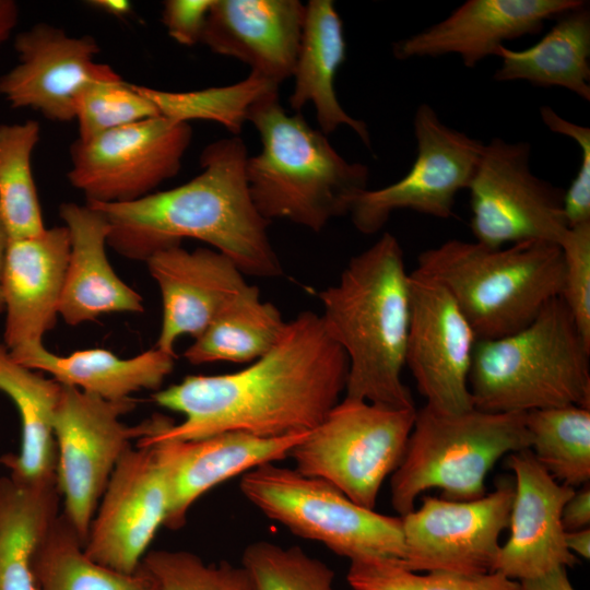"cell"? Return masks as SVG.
<instances>
[{
  "label": "cell",
  "mask_w": 590,
  "mask_h": 590,
  "mask_svg": "<svg viewBox=\"0 0 590 590\" xmlns=\"http://www.w3.org/2000/svg\"><path fill=\"white\" fill-rule=\"evenodd\" d=\"M347 371V357L321 316L302 311L286 321L276 344L244 369L189 375L155 391L152 400L184 420L176 424L163 415L137 446L225 432L267 438L310 432L340 401Z\"/></svg>",
  "instance_id": "obj_1"
},
{
  "label": "cell",
  "mask_w": 590,
  "mask_h": 590,
  "mask_svg": "<svg viewBox=\"0 0 590 590\" xmlns=\"http://www.w3.org/2000/svg\"><path fill=\"white\" fill-rule=\"evenodd\" d=\"M247 157L244 141L232 135L204 148L201 172L184 185L127 203L87 204L106 216L108 244L126 256L146 260L193 238L227 256L245 275L278 278L283 267L269 238V222L248 190Z\"/></svg>",
  "instance_id": "obj_2"
},
{
  "label": "cell",
  "mask_w": 590,
  "mask_h": 590,
  "mask_svg": "<svg viewBox=\"0 0 590 590\" xmlns=\"http://www.w3.org/2000/svg\"><path fill=\"white\" fill-rule=\"evenodd\" d=\"M318 297L324 327L347 357L345 398L414 409L412 393L402 380L410 273L396 236L384 233L352 257L339 281Z\"/></svg>",
  "instance_id": "obj_3"
},
{
  "label": "cell",
  "mask_w": 590,
  "mask_h": 590,
  "mask_svg": "<svg viewBox=\"0 0 590 590\" xmlns=\"http://www.w3.org/2000/svg\"><path fill=\"white\" fill-rule=\"evenodd\" d=\"M247 121L261 141L246 161L248 190L269 223L285 220L319 233L368 189V167L346 161L299 114L288 115L279 94L255 104Z\"/></svg>",
  "instance_id": "obj_4"
},
{
  "label": "cell",
  "mask_w": 590,
  "mask_h": 590,
  "mask_svg": "<svg viewBox=\"0 0 590 590\" xmlns=\"http://www.w3.org/2000/svg\"><path fill=\"white\" fill-rule=\"evenodd\" d=\"M469 388L473 406L489 413L590 408V343L556 297L521 330L477 340Z\"/></svg>",
  "instance_id": "obj_5"
},
{
  "label": "cell",
  "mask_w": 590,
  "mask_h": 590,
  "mask_svg": "<svg viewBox=\"0 0 590 590\" xmlns=\"http://www.w3.org/2000/svg\"><path fill=\"white\" fill-rule=\"evenodd\" d=\"M416 270L450 293L477 340H494L521 330L560 296L564 261L552 243L489 248L449 239L422 251Z\"/></svg>",
  "instance_id": "obj_6"
},
{
  "label": "cell",
  "mask_w": 590,
  "mask_h": 590,
  "mask_svg": "<svg viewBox=\"0 0 590 590\" xmlns=\"http://www.w3.org/2000/svg\"><path fill=\"white\" fill-rule=\"evenodd\" d=\"M530 449L526 413H489L475 408L444 413L416 410L406 450L391 474L390 497L400 517L414 509L423 492L472 500L486 494L485 477L505 455Z\"/></svg>",
  "instance_id": "obj_7"
},
{
  "label": "cell",
  "mask_w": 590,
  "mask_h": 590,
  "mask_svg": "<svg viewBox=\"0 0 590 590\" xmlns=\"http://www.w3.org/2000/svg\"><path fill=\"white\" fill-rule=\"evenodd\" d=\"M239 488L269 519L350 562L403 558L400 516L364 508L323 480L267 463L244 473Z\"/></svg>",
  "instance_id": "obj_8"
},
{
  "label": "cell",
  "mask_w": 590,
  "mask_h": 590,
  "mask_svg": "<svg viewBox=\"0 0 590 590\" xmlns=\"http://www.w3.org/2000/svg\"><path fill=\"white\" fill-rule=\"evenodd\" d=\"M416 409H392L363 400H340L297 444L295 469L323 480L355 504L374 509L386 477L406 450Z\"/></svg>",
  "instance_id": "obj_9"
},
{
  "label": "cell",
  "mask_w": 590,
  "mask_h": 590,
  "mask_svg": "<svg viewBox=\"0 0 590 590\" xmlns=\"http://www.w3.org/2000/svg\"><path fill=\"white\" fill-rule=\"evenodd\" d=\"M135 406L134 398L109 401L61 385L54 418L56 476L61 512L84 543L116 465L152 429L153 417L135 426L121 421Z\"/></svg>",
  "instance_id": "obj_10"
},
{
  "label": "cell",
  "mask_w": 590,
  "mask_h": 590,
  "mask_svg": "<svg viewBox=\"0 0 590 590\" xmlns=\"http://www.w3.org/2000/svg\"><path fill=\"white\" fill-rule=\"evenodd\" d=\"M527 142L493 138L484 149L468 187L470 227L475 241L502 248L523 241L559 245L568 225L565 190L530 168Z\"/></svg>",
  "instance_id": "obj_11"
},
{
  "label": "cell",
  "mask_w": 590,
  "mask_h": 590,
  "mask_svg": "<svg viewBox=\"0 0 590 590\" xmlns=\"http://www.w3.org/2000/svg\"><path fill=\"white\" fill-rule=\"evenodd\" d=\"M191 139L189 123L157 116L76 140L68 179L86 203L135 201L179 173Z\"/></svg>",
  "instance_id": "obj_12"
},
{
  "label": "cell",
  "mask_w": 590,
  "mask_h": 590,
  "mask_svg": "<svg viewBox=\"0 0 590 590\" xmlns=\"http://www.w3.org/2000/svg\"><path fill=\"white\" fill-rule=\"evenodd\" d=\"M413 126L416 157L410 170L389 186L366 189L351 208L362 234L377 233L398 210L448 219L457 194L470 185L485 143L445 125L428 104L417 107Z\"/></svg>",
  "instance_id": "obj_13"
},
{
  "label": "cell",
  "mask_w": 590,
  "mask_h": 590,
  "mask_svg": "<svg viewBox=\"0 0 590 590\" xmlns=\"http://www.w3.org/2000/svg\"><path fill=\"white\" fill-rule=\"evenodd\" d=\"M514 482L472 500L424 496L418 509L402 516L404 555L398 563L416 571H495L499 536L509 526Z\"/></svg>",
  "instance_id": "obj_14"
},
{
  "label": "cell",
  "mask_w": 590,
  "mask_h": 590,
  "mask_svg": "<svg viewBox=\"0 0 590 590\" xmlns=\"http://www.w3.org/2000/svg\"><path fill=\"white\" fill-rule=\"evenodd\" d=\"M477 338L450 293L418 270L410 273L405 366L427 406L444 413L473 409L469 376Z\"/></svg>",
  "instance_id": "obj_15"
},
{
  "label": "cell",
  "mask_w": 590,
  "mask_h": 590,
  "mask_svg": "<svg viewBox=\"0 0 590 590\" xmlns=\"http://www.w3.org/2000/svg\"><path fill=\"white\" fill-rule=\"evenodd\" d=\"M17 63L0 75V95L14 108H30L46 119H74L80 93L90 83L120 76L95 56L92 36H70L48 23H37L14 38Z\"/></svg>",
  "instance_id": "obj_16"
},
{
  "label": "cell",
  "mask_w": 590,
  "mask_h": 590,
  "mask_svg": "<svg viewBox=\"0 0 590 590\" xmlns=\"http://www.w3.org/2000/svg\"><path fill=\"white\" fill-rule=\"evenodd\" d=\"M167 508V484L153 449L132 447L119 460L99 499L85 553L108 568L135 573L165 523Z\"/></svg>",
  "instance_id": "obj_17"
},
{
  "label": "cell",
  "mask_w": 590,
  "mask_h": 590,
  "mask_svg": "<svg viewBox=\"0 0 590 590\" xmlns=\"http://www.w3.org/2000/svg\"><path fill=\"white\" fill-rule=\"evenodd\" d=\"M507 465L515 474L510 535L500 545L495 571L521 581L574 567L578 559L565 544L562 510L575 488L557 482L530 449L509 453Z\"/></svg>",
  "instance_id": "obj_18"
},
{
  "label": "cell",
  "mask_w": 590,
  "mask_h": 590,
  "mask_svg": "<svg viewBox=\"0 0 590 590\" xmlns=\"http://www.w3.org/2000/svg\"><path fill=\"white\" fill-rule=\"evenodd\" d=\"M307 433L267 438L225 432L191 440H160L149 445L164 472L168 508L164 526L182 528L193 503L231 477L259 465L290 458Z\"/></svg>",
  "instance_id": "obj_19"
},
{
  "label": "cell",
  "mask_w": 590,
  "mask_h": 590,
  "mask_svg": "<svg viewBox=\"0 0 590 590\" xmlns=\"http://www.w3.org/2000/svg\"><path fill=\"white\" fill-rule=\"evenodd\" d=\"M70 253L68 228L8 239L0 275L5 310L3 339L11 355L43 344L57 320Z\"/></svg>",
  "instance_id": "obj_20"
},
{
  "label": "cell",
  "mask_w": 590,
  "mask_h": 590,
  "mask_svg": "<svg viewBox=\"0 0 590 590\" xmlns=\"http://www.w3.org/2000/svg\"><path fill=\"white\" fill-rule=\"evenodd\" d=\"M145 261L162 298L155 347L175 357L180 337H200L248 285L238 267L215 249L188 251L180 245L172 246L153 252Z\"/></svg>",
  "instance_id": "obj_21"
},
{
  "label": "cell",
  "mask_w": 590,
  "mask_h": 590,
  "mask_svg": "<svg viewBox=\"0 0 590 590\" xmlns=\"http://www.w3.org/2000/svg\"><path fill=\"white\" fill-rule=\"evenodd\" d=\"M585 0H468L445 20L393 44L397 59L455 54L467 68L497 56L505 42L541 32Z\"/></svg>",
  "instance_id": "obj_22"
},
{
  "label": "cell",
  "mask_w": 590,
  "mask_h": 590,
  "mask_svg": "<svg viewBox=\"0 0 590 590\" xmlns=\"http://www.w3.org/2000/svg\"><path fill=\"white\" fill-rule=\"evenodd\" d=\"M304 17L298 0H213L201 43L280 86L292 78Z\"/></svg>",
  "instance_id": "obj_23"
},
{
  "label": "cell",
  "mask_w": 590,
  "mask_h": 590,
  "mask_svg": "<svg viewBox=\"0 0 590 590\" xmlns=\"http://www.w3.org/2000/svg\"><path fill=\"white\" fill-rule=\"evenodd\" d=\"M60 217L70 235L58 314L71 326L114 312H142V297L114 271L106 256L111 231L106 216L90 204L63 203Z\"/></svg>",
  "instance_id": "obj_24"
},
{
  "label": "cell",
  "mask_w": 590,
  "mask_h": 590,
  "mask_svg": "<svg viewBox=\"0 0 590 590\" xmlns=\"http://www.w3.org/2000/svg\"><path fill=\"white\" fill-rule=\"evenodd\" d=\"M346 45L342 20L332 0H309L298 52L293 70L294 88L288 102L300 111L311 104L319 130L326 135L347 126L370 148L367 125L350 116L341 106L334 88L335 74L345 60Z\"/></svg>",
  "instance_id": "obj_25"
},
{
  "label": "cell",
  "mask_w": 590,
  "mask_h": 590,
  "mask_svg": "<svg viewBox=\"0 0 590 590\" xmlns=\"http://www.w3.org/2000/svg\"><path fill=\"white\" fill-rule=\"evenodd\" d=\"M11 356L30 369L49 374L61 385L109 401L131 399L141 390H160L176 358L155 346L137 356L120 358L104 349L59 355L44 344Z\"/></svg>",
  "instance_id": "obj_26"
},
{
  "label": "cell",
  "mask_w": 590,
  "mask_h": 590,
  "mask_svg": "<svg viewBox=\"0 0 590 590\" xmlns=\"http://www.w3.org/2000/svg\"><path fill=\"white\" fill-rule=\"evenodd\" d=\"M61 506L57 476H0V590H38L37 560Z\"/></svg>",
  "instance_id": "obj_27"
},
{
  "label": "cell",
  "mask_w": 590,
  "mask_h": 590,
  "mask_svg": "<svg viewBox=\"0 0 590 590\" xmlns=\"http://www.w3.org/2000/svg\"><path fill=\"white\" fill-rule=\"evenodd\" d=\"M0 391L14 403L21 421L20 449L2 455L0 464L23 482L56 477L54 418L61 384L19 364L0 340Z\"/></svg>",
  "instance_id": "obj_28"
},
{
  "label": "cell",
  "mask_w": 590,
  "mask_h": 590,
  "mask_svg": "<svg viewBox=\"0 0 590 590\" xmlns=\"http://www.w3.org/2000/svg\"><path fill=\"white\" fill-rule=\"evenodd\" d=\"M533 46L498 50L500 67L494 79L527 81L538 86L566 88L590 101V10L588 2L558 17Z\"/></svg>",
  "instance_id": "obj_29"
},
{
  "label": "cell",
  "mask_w": 590,
  "mask_h": 590,
  "mask_svg": "<svg viewBox=\"0 0 590 590\" xmlns=\"http://www.w3.org/2000/svg\"><path fill=\"white\" fill-rule=\"evenodd\" d=\"M286 321L280 310L248 285L184 352L192 365L213 362L252 363L280 340Z\"/></svg>",
  "instance_id": "obj_30"
},
{
  "label": "cell",
  "mask_w": 590,
  "mask_h": 590,
  "mask_svg": "<svg viewBox=\"0 0 590 590\" xmlns=\"http://www.w3.org/2000/svg\"><path fill=\"white\" fill-rule=\"evenodd\" d=\"M36 576L38 590H157L142 565L125 574L93 560L62 512L42 548Z\"/></svg>",
  "instance_id": "obj_31"
},
{
  "label": "cell",
  "mask_w": 590,
  "mask_h": 590,
  "mask_svg": "<svg viewBox=\"0 0 590 590\" xmlns=\"http://www.w3.org/2000/svg\"><path fill=\"white\" fill-rule=\"evenodd\" d=\"M39 138L40 126L35 120L0 125V216L8 239L46 229L32 169Z\"/></svg>",
  "instance_id": "obj_32"
},
{
  "label": "cell",
  "mask_w": 590,
  "mask_h": 590,
  "mask_svg": "<svg viewBox=\"0 0 590 590\" xmlns=\"http://www.w3.org/2000/svg\"><path fill=\"white\" fill-rule=\"evenodd\" d=\"M530 450L557 481L570 487L590 480V408L564 405L526 413Z\"/></svg>",
  "instance_id": "obj_33"
},
{
  "label": "cell",
  "mask_w": 590,
  "mask_h": 590,
  "mask_svg": "<svg viewBox=\"0 0 590 590\" xmlns=\"http://www.w3.org/2000/svg\"><path fill=\"white\" fill-rule=\"evenodd\" d=\"M161 116L176 122L214 121L233 135L241 132L250 108L258 102L279 94V85L250 72L235 84L188 92L161 91L140 85Z\"/></svg>",
  "instance_id": "obj_34"
},
{
  "label": "cell",
  "mask_w": 590,
  "mask_h": 590,
  "mask_svg": "<svg viewBox=\"0 0 590 590\" xmlns=\"http://www.w3.org/2000/svg\"><path fill=\"white\" fill-rule=\"evenodd\" d=\"M346 580L353 590H521L519 581L498 571L421 574L386 558L352 560Z\"/></svg>",
  "instance_id": "obj_35"
},
{
  "label": "cell",
  "mask_w": 590,
  "mask_h": 590,
  "mask_svg": "<svg viewBox=\"0 0 590 590\" xmlns=\"http://www.w3.org/2000/svg\"><path fill=\"white\" fill-rule=\"evenodd\" d=\"M240 566L250 590H333V570L299 546L252 542L244 550Z\"/></svg>",
  "instance_id": "obj_36"
},
{
  "label": "cell",
  "mask_w": 590,
  "mask_h": 590,
  "mask_svg": "<svg viewBox=\"0 0 590 590\" xmlns=\"http://www.w3.org/2000/svg\"><path fill=\"white\" fill-rule=\"evenodd\" d=\"M161 116L154 103L141 91L117 76L90 83L80 93L74 119L79 139L91 140L102 133Z\"/></svg>",
  "instance_id": "obj_37"
},
{
  "label": "cell",
  "mask_w": 590,
  "mask_h": 590,
  "mask_svg": "<svg viewBox=\"0 0 590 590\" xmlns=\"http://www.w3.org/2000/svg\"><path fill=\"white\" fill-rule=\"evenodd\" d=\"M141 565L157 590H250L241 566L225 560L206 564L188 551H150Z\"/></svg>",
  "instance_id": "obj_38"
},
{
  "label": "cell",
  "mask_w": 590,
  "mask_h": 590,
  "mask_svg": "<svg viewBox=\"0 0 590 590\" xmlns=\"http://www.w3.org/2000/svg\"><path fill=\"white\" fill-rule=\"evenodd\" d=\"M559 247L564 261L559 297L590 343V222L568 228Z\"/></svg>",
  "instance_id": "obj_39"
},
{
  "label": "cell",
  "mask_w": 590,
  "mask_h": 590,
  "mask_svg": "<svg viewBox=\"0 0 590 590\" xmlns=\"http://www.w3.org/2000/svg\"><path fill=\"white\" fill-rule=\"evenodd\" d=\"M540 116L551 131L573 139L581 150L579 170L564 192L563 211L569 228L590 222V128L564 119L548 106L540 108Z\"/></svg>",
  "instance_id": "obj_40"
},
{
  "label": "cell",
  "mask_w": 590,
  "mask_h": 590,
  "mask_svg": "<svg viewBox=\"0 0 590 590\" xmlns=\"http://www.w3.org/2000/svg\"><path fill=\"white\" fill-rule=\"evenodd\" d=\"M213 0H167L163 3L162 22L178 44L201 43Z\"/></svg>",
  "instance_id": "obj_41"
},
{
  "label": "cell",
  "mask_w": 590,
  "mask_h": 590,
  "mask_svg": "<svg viewBox=\"0 0 590 590\" xmlns=\"http://www.w3.org/2000/svg\"><path fill=\"white\" fill-rule=\"evenodd\" d=\"M562 524L565 532L589 528L590 487L589 483L574 492L562 510Z\"/></svg>",
  "instance_id": "obj_42"
},
{
  "label": "cell",
  "mask_w": 590,
  "mask_h": 590,
  "mask_svg": "<svg viewBox=\"0 0 590 590\" xmlns=\"http://www.w3.org/2000/svg\"><path fill=\"white\" fill-rule=\"evenodd\" d=\"M521 590H575L566 567L555 568L539 577L519 581Z\"/></svg>",
  "instance_id": "obj_43"
},
{
  "label": "cell",
  "mask_w": 590,
  "mask_h": 590,
  "mask_svg": "<svg viewBox=\"0 0 590 590\" xmlns=\"http://www.w3.org/2000/svg\"><path fill=\"white\" fill-rule=\"evenodd\" d=\"M19 9L12 0H0V46L10 37L17 23Z\"/></svg>",
  "instance_id": "obj_44"
},
{
  "label": "cell",
  "mask_w": 590,
  "mask_h": 590,
  "mask_svg": "<svg viewBox=\"0 0 590 590\" xmlns=\"http://www.w3.org/2000/svg\"><path fill=\"white\" fill-rule=\"evenodd\" d=\"M565 544L575 555L589 559L590 557V530L589 528L565 532Z\"/></svg>",
  "instance_id": "obj_45"
},
{
  "label": "cell",
  "mask_w": 590,
  "mask_h": 590,
  "mask_svg": "<svg viewBox=\"0 0 590 590\" xmlns=\"http://www.w3.org/2000/svg\"><path fill=\"white\" fill-rule=\"evenodd\" d=\"M90 5L101 12L116 17H125L130 14L132 5L126 0H93Z\"/></svg>",
  "instance_id": "obj_46"
},
{
  "label": "cell",
  "mask_w": 590,
  "mask_h": 590,
  "mask_svg": "<svg viewBox=\"0 0 590 590\" xmlns=\"http://www.w3.org/2000/svg\"><path fill=\"white\" fill-rule=\"evenodd\" d=\"M8 244V236L0 216V275H1V269L3 263V258L5 253V248ZM3 310V304L1 299V293H0V311Z\"/></svg>",
  "instance_id": "obj_47"
}]
</instances>
